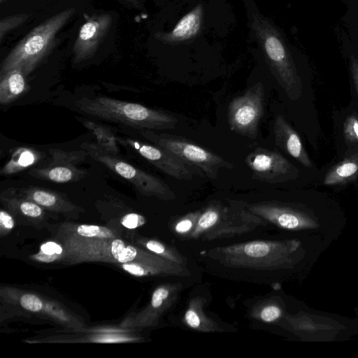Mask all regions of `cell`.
Listing matches in <instances>:
<instances>
[{
	"label": "cell",
	"mask_w": 358,
	"mask_h": 358,
	"mask_svg": "<svg viewBox=\"0 0 358 358\" xmlns=\"http://www.w3.org/2000/svg\"><path fill=\"white\" fill-rule=\"evenodd\" d=\"M76 106L87 115L138 129H172L178 122V119L167 112L108 96L84 97Z\"/></svg>",
	"instance_id": "cell-1"
},
{
	"label": "cell",
	"mask_w": 358,
	"mask_h": 358,
	"mask_svg": "<svg viewBox=\"0 0 358 358\" xmlns=\"http://www.w3.org/2000/svg\"><path fill=\"white\" fill-rule=\"evenodd\" d=\"M75 12L73 8L60 11L29 32L3 60L0 76L14 69H20L25 76L30 74L50 53L58 33Z\"/></svg>",
	"instance_id": "cell-2"
},
{
	"label": "cell",
	"mask_w": 358,
	"mask_h": 358,
	"mask_svg": "<svg viewBox=\"0 0 358 358\" xmlns=\"http://www.w3.org/2000/svg\"><path fill=\"white\" fill-rule=\"evenodd\" d=\"M140 135L154 145L162 147L185 164L196 167L210 179H215L221 169H232L234 164L223 157L201 147L188 139L166 133L157 134L153 130L140 129Z\"/></svg>",
	"instance_id": "cell-3"
},
{
	"label": "cell",
	"mask_w": 358,
	"mask_h": 358,
	"mask_svg": "<svg viewBox=\"0 0 358 358\" xmlns=\"http://www.w3.org/2000/svg\"><path fill=\"white\" fill-rule=\"evenodd\" d=\"M80 148L94 160L125 179L141 193L164 199L174 198L173 191L162 180L130 164L117 155L106 152L96 143H83Z\"/></svg>",
	"instance_id": "cell-4"
},
{
	"label": "cell",
	"mask_w": 358,
	"mask_h": 358,
	"mask_svg": "<svg viewBox=\"0 0 358 358\" xmlns=\"http://www.w3.org/2000/svg\"><path fill=\"white\" fill-rule=\"evenodd\" d=\"M264 111V87L257 83L230 101L227 117L231 131L246 138H257Z\"/></svg>",
	"instance_id": "cell-5"
},
{
	"label": "cell",
	"mask_w": 358,
	"mask_h": 358,
	"mask_svg": "<svg viewBox=\"0 0 358 358\" xmlns=\"http://www.w3.org/2000/svg\"><path fill=\"white\" fill-rule=\"evenodd\" d=\"M245 162L252 173V179L266 183L283 182L295 178L299 173L280 152L263 148H257L250 152Z\"/></svg>",
	"instance_id": "cell-6"
},
{
	"label": "cell",
	"mask_w": 358,
	"mask_h": 358,
	"mask_svg": "<svg viewBox=\"0 0 358 358\" xmlns=\"http://www.w3.org/2000/svg\"><path fill=\"white\" fill-rule=\"evenodd\" d=\"M119 143L141 156L164 173L180 180H189L193 173L178 157L169 150L136 139L117 136Z\"/></svg>",
	"instance_id": "cell-7"
},
{
	"label": "cell",
	"mask_w": 358,
	"mask_h": 358,
	"mask_svg": "<svg viewBox=\"0 0 358 358\" xmlns=\"http://www.w3.org/2000/svg\"><path fill=\"white\" fill-rule=\"evenodd\" d=\"M265 50L274 65L275 76L280 86L292 100L301 95L302 82L296 64L282 41L269 36L265 41Z\"/></svg>",
	"instance_id": "cell-8"
},
{
	"label": "cell",
	"mask_w": 358,
	"mask_h": 358,
	"mask_svg": "<svg viewBox=\"0 0 358 358\" xmlns=\"http://www.w3.org/2000/svg\"><path fill=\"white\" fill-rule=\"evenodd\" d=\"M108 13L94 15L82 25L73 48V62L76 64L90 59L106 36L112 24Z\"/></svg>",
	"instance_id": "cell-9"
},
{
	"label": "cell",
	"mask_w": 358,
	"mask_h": 358,
	"mask_svg": "<svg viewBox=\"0 0 358 358\" xmlns=\"http://www.w3.org/2000/svg\"><path fill=\"white\" fill-rule=\"evenodd\" d=\"M273 135L275 145L306 168L313 166L297 132L281 115L274 120Z\"/></svg>",
	"instance_id": "cell-10"
},
{
	"label": "cell",
	"mask_w": 358,
	"mask_h": 358,
	"mask_svg": "<svg viewBox=\"0 0 358 358\" xmlns=\"http://www.w3.org/2000/svg\"><path fill=\"white\" fill-rule=\"evenodd\" d=\"M251 208L285 229L313 228L316 226L315 221L308 215L277 204L261 203L255 205Z\"/></svg>",
	"instance_id": "cell-11"
},
{
	"label": "cell",
	"mask_w": 358,
	"mask_h": 358,
	"mask_svg": "<svg viewBox=\"0 0 358 358\" xmlns=\"http://www.w3.org/2000/svg\"><path fill=\"white\" fill-rule=\"evenodd\" d=\"M335 28L337 38L343 40L358 59V0H348Z\"/></svg>",
	"instance_id": "cell-12"
},
{
	"label": "cell",
	"mask_w": 358,
	"mask_h": 358,
	"mask_svg": "<svg viewBox=\"0 0 358 358\" xmlns=\"http://www.w3.org/2000/svg\"><path fill=\"white\" fill-rule=\"evenodd\" d=\"M34 178L57 183L74 182L85 177L87 172L76 166L64 164H50L45 166L36 167L28 171Z\"/></svg>",
	"instance_id": "cell-13"
},
{
	"label": "cell",
	"mask_w": 358,
	"mask_h": 358,
	"mask_svg": "<svg viewBox=\"0 0 358 358\" xmlns=\"http://www.w3.org/2000/svg\"><path fill=\"white\" fill-rule=\"evenodd\" d=\"M24 73L19 69H12L0 76V103L9 104L27 90V85Z\"/></svg>",
	"instance_id": "cell-14"
},
{
	"label": "cell",
	"mask_w": 358,
	"mask_h": 358,
	"mask_svg": "<svg viewBox=\"0 0 358 358\" xmlns=\"http://www.w3.org/2000/svg\"><path fill=\"white\" fill-rule=\"evenodd\" d=\"M42 157L43 153L34 148H19L2 167L1 174L9 176L24 171L39 162Z\"/></svg>",
	"instance_id": "cell-15"
},
{
	"label": "cell",
	"mask_w": 358,
	"mask_h": 358,
	"mask_svg": "<svg viewBox=\"0 0 358 358\" xmlns=\"http://www.w3.org/2000/svg\"><path fill=\"white\" fill-rule=\"evenodd\" d=\"M358 173V152L332 167L327 173L324 184L334 185L352 180Z\"/></svg>",
	"instance_id": "cell-16"
},
{
	"label": "cell",
	"mask_w": 358,
	"mask_h": 358,
	"mask_svg": "<svg viewBox=\"0 0 358 358\" xmlns=\"http://www.w3.org/2000/svg\"><path fill=\"white\" fill-rule=\"evenodd\" d=\"M83 126L90 131L96 138V143L106 152L117 155L119 153L117 136L106 125L90 120L78 118Z\"/></svg>",
	"instance_id": "cell-17"
},
{
	"label": "cell",
	"mask_w": 358,
	"mask_h": 358,
	"mask_svg": "<svg viewBox=\"0 0 358 358\" xmlns=\"http://www.w3.org/2000/svg\"><path fill=\"white\" fill-rule=\"evenodd\" d=\"M20 191V194L43 207L58 208L65 203L57 193L45 188L31 186Z\"/></svg>",
	"instance_id": "cell-18"
},
{
	"label": "cell",
	"mask_w": 358,
	"mask_h": 358,
	"mask_svg": "<svg viewBox=\"0 0 358 358\" xmlns=\"http://www.w3.org/2000/svg\"><path fill=\"white\" fill-rule=\"evenodd\" d=\"M201 7H197L185 15L173 29L171 36L176 40H185L195 35L201 23Z\"/></svg>",
	"instance_id": "cell-19"
},
{
	"label": "cell",
	"mask_w": 358,
	"mask_h": 358,
	"mask_svg": "<svg viewBox=\"0 0 358 358\" xmlns=\"http://www.w3.org/2000/svg\"><path fill=\"white\" fill-rule=\"evenodd\" d=\"M49 154L51 157L50 164H64L71 166H76L83 162L88 156V152L83 149L73 151L50 149Z\"/></svg>",
	"instance_id": "cell-20"
},
{
	"label": "cell",
	"mask_w": 358,
	"mask_h": 358,
	"mask_svg": "<svg viewBox=\"0 0 358 358\" xmlns=\"http://www.w3.org/2000/svg\"><path fill=\"white\" fill-rule=\"evenodd\" d=\"M110 252L113 259L120 263H129L135 260L138 250L132 245H127L121 239H114L110 242Z\"/></svg>",
	"instance_id": "cell-21"
},
{
	"label": "cell",
	"mask_w": 358,
	"mask_h": 358,
	"mask_svg": "<svg viewBox=\"0 0 358 358\" xmlns=\"http://www.w3.org/2000/svg\"><path fill=\"white\" fill-rule=\"evenodd\" d=\"M337 41L341 51L348 62L349 70L358 94V59L343 40L337 38Z\"/></svg>",
	"instance_id": "cell-22"
},
{
	"label": "cell",
	"mask_w": 358,
	"mask_h": 358,
	"mask_svg": "<svg viewBox=\"0 0 358 358\" xmlns=\"http://www.w3.org/2000/svg\"><path fill=\"white\" fill-rule=\"evenodd\" d=\"M29 17V15L23 13L2 18L0 21V42L10 31L22 24Z\"/></svg>",
	"instance_id": "cell-23"
},
{
	"label": "cell",
	"mask_w": 358,
	"mask_h": 358,
	"mask_svg": "<svg viewBox=\"0 0 358 358\" xmlns=\"http://www.w3.org/2000/svg\"><path fill=\"white\" fill-rule=\"evenodd\" d=\"M78 235L90 238H111L114 237L113 233L108 228L96 226L82 224L76 229Z\"/></svg>",
	"instance_id": "cell-24"
},
{
	"label": "cell",
	"mask_w": 358,
	"mask_h": 358,
	"mask_svg": "<svg viewBox=\"0 0 358 358\" xmlns=\"http://www.w3.org/2000/svg\"><path fill=\"white\" fill-rule=\"evenodd\" d=\"M343 134L348 143H358V117L350 115L343 124Z\"/></svg>",
	"instance_id": "cell-25"
},
{
	"label": "cell",
	"mask_w": 358,
	"mask_h": 358,
	"mask_svg": "<svg viewBox=\"0 0 358 358\" xmlns=\"http://www.w3.org/2000/svg\"><path fill=\"white\" fill-rule=\"evenodd\" d=\"M18 204L20 212L27 217H38L42 215L41 206L28 199L19 201Z\"/></svg>",
	"instance_id": "cell-26"
},
{
	"label": "cell",
	"mask_w": 358,
	"mask_h": 358,
	"mask_svg": "<svg viewBox=\"0 0 358 358\" xmlns=\"http://www.w3.org/2000/svg\"><path fill=\"white\" fill-rule=\"evenodd\" d=\"M269 246L262 241L251 242L245 245L244 252L253 257H262L268 254Z\"/></svg>",
	"instance_id": "cell-27"
},
{
	"label": "cell",
	"mask_w": 358,
	"mask_h": 358,
	"mask_svg": "<svg viewBox=\"0 0 358 358\" xmlns=\"http://www.w3.org/2000/svg\"><path fill=\"white\" fill-rule=\"evenodd\" d=\"M20 304L24 309L31 312H38L43 307L41 300L36 295L31 294L22 295L20 298Z\"/></svg>",
	"instance_id": "cell-28"
},
{
	"label": "cell",
	"mask_w": 358,
	"mask_h": 358,
	"mask_svg": "<svg viewBox=\"0 0 358 358\" xmlns=\"http://www.w3.org/2000/svg\"><path fill=\"white\" fill-rule=\"evenodd\" d=\"M218 218V210L215 208H210L201 215L198 225L202 229L209 228L217 222Z\"/></svg>",
	"instance_id": "cell-29"
},
{
	"label": "cell",
	"mask_w": 358,
	"mask_h": 358,
	"mask_svg": "<svg viewBox=\"0 0 358 358\" xmlns=\"http://www.w3.org/2000/svg\"><path fill=\"white\" fill-rule=\"evenodd\" d=\"M121 224L127 229H135L145 224V218L137 213H128L120 220Z\"/></svg>",
	"instance_id": "cell-30"
},
{
	"label": "cell",
	"mask_w": 358,
	"mask_h": 358,
	"mask_svg": "<svg viewBox=\"0 0 358 358\" xmlns=\"http://www.w3.org/2000/svg\"><path fill=\"white\" fill-rule=\"evenodd\" d=\"M281 315L280 309L275 306L265 307L260 313L262 320L264 322H271L277 320Z\"/></svg>",
	"instance_id": "cell-31"
},
{
	"label": "cell",
	"mask_w": 358,
	"mask_h": 358,
	"mask_svg": "<svg viewBox=\"0 0 358 358\" xmlns=\"http://www.w3.org/2000/svg\"><path fill=\"white\" fill-rule=\"evenodd\" d=\"M122 267L128 273L136 276H143L148 275L149 273L148 269L138 263H124L122 264Z\"/></svg>",
	"instance_id": "cell-32"
},
{
	"label": "cell",
	"mask_w": 358,
	"mask_h": 358,
	"mask_svg": "<svg viewBox=\"0 0 358 358\" xmlns=\"http://www.w3.org/2000/svg\"><path fill=\"white\" fill-rule=\"evenodd\" d=\"M169 296V291L164 287H159L152 294L151 304L155 308H159Z\"/></svg>",
	"instance_id": "cell-33"
},
{
	"label": "cell",
	"mask_w": 358,
	"mask_h": 358,
	"mask_svg": "<svg viewBox=\"0 0 358 358\" xmlns=\"http://www.w3.org/2000/svg\"><path fill=\"white\" fill-rule=\"evenodd\" d=\"M41 250L45 254L61 255L62 252V248L55 242H47L41 246Z\"/></svg>",
	"instance_id": "cell-34"
},
{
	"label": "cell",
	"mask_w": 358,
	"mask_h": 358,
	"mask_svg": "<svg viewBox=\"0 0 358 358\" xmlns=\"http://www.w3.org/2000/svg\"><path fill=\"white\" fill-rule=\"evenodd\" d=\"M185 321L187 324L194 329L200 325V319L195 311L192 309L188 310L185 315Z\"/></svg>",
	"instance_id": "cell-35"
},
{
	"label": "cell",
	"mask_w": 358,
	"mask_h": 358,
	"mask_svg": "<svg viewBox=\"0 0 358 358\" xmlns=\"http://www.w3.org/2000/svg\"><path fill=\"white\" fill-rule=\"evenodd\" d=\"M0 223L8 229H11L15 224L13 217L4 210L0 212Z\"/></svg>",
	"instance_id": "cell-36"
},
{
	"label": "cell",
	"mask_w": 358,
	"mask_h": 358,
	"mask_svg": "<svg viewBox=\"0 0 358 358\" xmlns=\"http://www.w3.org/2000/svg\"><path fill=\"white\" fill-rule=\"evenodd\" d=\"M146 248L150 251H152L157 254L166 253L165 247L157 241L151 240L148 241L146 243Z\"/></svg>",
	"instance_id": "cell-37"
},
{
	"label": "cell",
	"mask_w": 358,
	"mask_h": 358,
	"mask_svg": "<svg viewBox=\"0 0 358 358\" xmlns=\"http://www.w3.org/2000/svg\"><path fill=\"white\" fill-rule=\"evenodd\" d=\"M192 226V222L189 219H184L176 226V230L178 233H185L189 230Z\"/></svg>",
	"instance_id": "cell-38"
},
{
	"label": "cell",
	"mask_w": 358,
	"mask_h": 358,
	"mask_svg": "<svg viewBox=\"0 0 358 358\" xmlns=\"http://www.w3.org/2000/svg\"><path fill=\"white\" fill-rule=\"evenodd\" d=\"M58 254H54V255H48L45 254L43 252H41L38 253L37 255H34V257L41 262H51L55 261L59 256Z\"/></svg>",
	"instance_id": "cell-39"
},
{
	"label": "cell",
	"mask_w": 358,
	"mask_h": 358,
	"mask_svg": "<svg viewBox=\"0 0 358 358\" xmlns=\"http://www.w3.org/2000/svg\"><path fill=\"white\" fill-rule=\"evenodd\" d=\"M122 3L134 8H140V0H118Z\"/></svg>",
	"instance_id": "cell-40"
},
{
	"label": "cell",
	"mask_w": 358,
	"mask_h": 358,
	"mask_svg": "<svg viewBox=\"0 0 358 358\" xmlns=\"http://www.w3.org/2000/svg\"><path fill=\"white\" fill-rule=\"evenodd\" d=\"M338 1H340L341 2H343V3H345L346 1H348V0H338Z\"/></svg>",
	"instance_id": "cell-41"
}]
</instances>
